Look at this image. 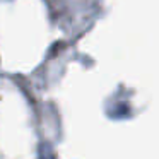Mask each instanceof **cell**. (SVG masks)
I'll list each match as a JSON object with an SVG mask.
<instances>
[{
  "mask_svg": "<svg viewBox=\"0 0 159 159\" xmlns=\"http://www.w3.org/2000/svg\"><path fill=\"white\" fill-rule=\"evenodd\" d=\"M38 159H53V154L48 151V147H45V149L41 151V154H39Z\"/></svg>",
  "mask_w": 159,
  "mask_h": 159,
  "instance_id": "obj_1",
  "label": "cell"
}]
</instances>
